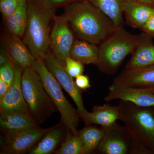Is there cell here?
<instances>
[{
  "label": "cell",
  "mask_w": 154,
  "mask_h": 154,
  "mask_svg": "<svg viewBox=\"0 0 154 154\" xmlns=\"http://www.w3.org/2000/svg\"><path fill=\"white\" fill-rule=\"evenodd\" d=\"M64 15L78 39L100 44L117 29L113 21L87 0L64 6Z\"/></svg>",
  "instance_id": "cell-1"
},
{
  "label": "cell",
  "mask_w": 154,
  "mask_h": 154,
  "mask_svg": "<svg viewBox=\"0 0 154 154\" xmlns=\"http://www.w3.org/2000/svg\"><path fill=\"white\" fill-rule=\"evenodd\" d=\"M118 106L119 120L132 137L134 154L146 153L147 148L154 152V114L150 107L121 100Z\"/></svg>",
  "instance_id": "cell-2"
},
{
  "label": "cell",
  "mask_w": 154,
  "mask_h": 154,
  "mask_svg": "<svg viewBox=\"0 0 154 154\" xmlns=\"http://www.w3.org/2000/svg\"><path fill=\"white\" fill-rule=\"evenodd\" d=\"M28 19L23 42L35 59L44 60L49 51L50 24L55 8L45 9L36 0H28Z\"/></svg>",
  "instance_id": "cell-3"
},
{
  "label": "cell",
  "mask_w": 154,
  "mask_h": 154,
  "mask_svg": "<svg viewBox=\"0 0 154 154\" xmlns=\"http://www.w3.org/2000/svg\"><path fill=\"white\" fill-rule=\"evenodd\" d=\"M142 33L133 35L123 27L117 28L99 46L96 65L105 74H114L128 54L133 53L139 44Z\"/></svg>",
  "instance_id": "cell-4"
},
{
  "label": "cell",
  "mask_w": 154,
  "mask_h": 154,
  "mask_svg": "<svg viewBox=\"0 0 154 154\" xmlns=\"http://www.w3.org/2000/svg\"><path fill=\"white\" fill-rule=\"evenodd\" d=\"M21 86L30 115L38 124L46 121L57 111L41 77L33 67L23 70Z\"/></svg>",
  "instance_id": "cell-5"
},
{
  "label": "cell",
  "mask_w": 154,
  "mask_h": 154,
  "mask_svg": "<svg viewBox=\"0 0 154 154\" xmlns=\"http://www.w3.org/2000/svg\"><path fill=\"white\" fill-rule=\"evenodd\" d=\"M32 67L41 77L45 88L60 113L61 123L67 131L76 134L79 121L78 111L72 106L63 93L55 77L46 66L44 60H35Z\"/></svg>",
  "instance_id": "cell-6"
},
{
  "label": "cell",
  "mask_w": 154,
  "mask_h": 154,
  "mask_svg": "<svg viewBox=\"0 0 154 154\" xmlns=\"http://www.w3.org/2000/svg\"><path fill=\"white\" fill-rule=\"evenodd\" d=\"M51 128L38 127L19 131L2 132L4 138L1 153L21 154L30 151Z\"/></svg>",
  "instance_id": "cell-7"
},
{
  "label": "cell",
  "mask_w": 154,
  "mask_h": 154,
  "mask_svg": "<svg viewBox=\"0 0 154 154\" xmlns=\"http://www.w3.org/2000/svg\"><path fill=\"white\" fill-rule=\"evenodd\" d=\"M53 20L54 25L50 35L51 52L58 62L65 67L66 60L70 57L71 50L75 39L64 16L54 15Z\"/></svg>",
  "instance_id": "cell-8"
},
{
  "label": "cell",
  "mask_w": 154,
  "mask_h": 154,
  "mask_svg": "<svg viewBox=\"0 0 154 154\" xmlns=\"http://www.w3.org/2000/svg\"><path fill=\"white\" fill-rule=\"evenodd\" d=\"M96 150L103 154H134L133 140L125 127L116 123L105 128V132Z\"/></svg>",
  "instance_id": "cell-9"
},
{
  "label": "cell",
  "mask_w": 154,
  "mask_h": 154,
  "mask_svg": "<svg viewBox=\"0 0 154 154\" xmlns=\"http://www.w3.org/2000/svg\"><path fill=\"white\" fill-rule=\"evenodd\" d=\"M44 60L47 68L55 77L61 87L67 92L74 101L77 111L82 118L87 111L83 103L82 90L77 87L73 78L69 74L65 67L58 62L51 51L48 53Z\"/></svg>",
  "instance_id": "cell-10"
},
{
  "label": "cell",
  "mask_w": 154,
  "mask_h": 154,
  "mask_svg": "<svg viewBox=\"0 0 154 154\" xmlns=\"http://www.w3.org/2000/svg\"><path fill=\"white\" fill-rule=\"evenodd\" d=\"M104 99L106 102L119 99L141 107H154V94L148 88L112 84L108 88V94Z\"/></svg>",
  "instance_id": "cell-11"
},
{
  "label": "cell",
  "mask_w": 154,
  "mask_h": 154,
  "mask_svg": "<svg viewBox=\"0 0 154 154\" xmlns=\"http://www.w3.org/2000/svg\"><path fill=\"white\" fill-rule=\"evenodd\" d=\"M14 68L15 76L14 82L5 96L0 100V113L16 112L31 116L22 94L21 79L23 69L18 67Z\"/></svg>",
  "instance_id": "cell-12"
},
{
  "label": "cell",
  "mask_w": 154,
  "mask_h": 154,
  "mask_svg": "<svg viewBox=\"0 0 154 154\" xmlns=\"http://www.w3.org/2000/svg\"><path fill=\"white\" fill-rule=\"evenodd\" d=\"M112 84L135 88H154V64L137 68H125L113 80Z\"/></svg>",
  "instance_id": "cell-13"
},
{
  "label": "cell",
  "mask_w": 154,
  "mask_h": 154,
  "mask_svg": "<svg viewBox=\"0 0 154 154\" xmlns=\"http://www.w3.org/2000/svg\"><path fill=\"white\" fill-rule=\"evenodd\" d=\"M4 47L14 66L23 70L32 67L35 59L20 37L10 34L6 38Z\"/></svg>",
  "instance_id": "cell-14"
},
{
  "label": "cell",
  "mask_w": 154,
  "mask_h": 154,
  "mask_svg": "<svg viewBox=\"0 0 154 154\" xmlns=\"http://www.w3.org/2000/svg\"><path fill=\"white\" fill-rule=\"evenodd\" d=\"M119 115L118 106L106 104L95 106L92 112L87 111L82 119L86 126L95 124L107 128L116 123V120L119 119Z\"/></svg>",
  "instance_id": "cell-15"
},
{
  "label": "cell",
  "mask_w": 154,
  "mask_h": 154,
  "mask_svg": "<svg viewBox=\"0 0 154 154\" xmlns=\"http://www.w3.org/2000/svg\"><path fill=\"white\" fill-rule=\"evenodd\" d=\"M152 37L142 33L139 44L133 52L125 68H137L154 64V45Z\"/></svg>",
  "instance_id": "cell-16"
},
{
  "label": "cell",
  "mask_w": 154,
  "mask_h": 154,
  "mask_svg": "<svg viewBox=\"0 0 154 154\" xmlns=\"http://www.w3.org/2000/svg\"><path fill=\"white\" fill-rule=\"evenodd\" d=\"M1 132L16 131L39 127L31 116L16 112L0 114Z\"/></svg>",
  "instance_id": "cell-17"
},
{
  "label": "cell",
  "mask_w": 154,
  "mask_h": 154,
  "mask_svg": "<svg viewBox=\"0 0 154 154\" xmlns=\"http://www.w3.org/2000/svg\"><path fill=\"white\" fill-rule=\"evenodd\" d=\"M154 14V9L134 0H128L123 11L127 24L140 30Z\"/></svg>",
  "instance_id": "cell-18"
},
{
  "label": "cell",
  "mask_w": 154,
  "mask_h": 154,
  "mask_svg": "<svg viewBox=\"0 0 154 154\" xmlns=\"http://www.w3.org/2000/svg\"><path fill=\"white\" fill-rule=\"evenodd\" d=\"M28 19V0H20L15 12L5 19L6 28L10 34L21 38L25 33Z\"/></svg>",
  "instance_id": "cell-19"
},
{
  "label": "cell",
  "mask_w": 154,
  "mask_h": 154,
  "mask_svg": "<svg viewBox=\"0 0 154 154\" xmlns=\"http://www.w3.org/2000/svg\"><path fill=\"white\" fill-rule=\"evenodd\" d=\"M63 127L61 123L51 127L29 154H50L55 152L63 136Z\"/></svg>",
  "instance_id": "cell-20"
},
{
  "label": "cell",
  "mask_w": 154,
  "mask_h": 154,
  "mask_svg": "<svg viewBox=\"0 0 154 154\" xmlns=\"http://www.w3.org/2000/svg\"><path fill=\"white\" fill-rule=\"evenodd\" d=\"M98 8L113 22L116 28L123 27L125 6L128 0H87Z\"/></svg>",
  "instance_id": "cell-21"
},
{
  "label": "cell",
  "mask_w": 154,
  "mask_h": 154,
  "mask_svg": "<svg viewBox=\"0 0 154 154\" xmlns=\"http://www.w3.org/2000/svg\"><path fill=\"white\" fill-rule=\"evenodd\" d=\"M99 47L97 45L85 40L75 39L70 53V57L84 64L96 65L98 60Z\"/></svg>",
  "instance_id": "cell-22"
},
{
  "label": "cell",
  "mask_w": 154,
  "mask_h": 154,
  "mask_svg": "<svg viewBox=\"0 0 154 154\" xmlns=\"http://www.w3.org/2000/svg\"><path fill=\"white\" fill-rule=\"evenodd\" d=\"M105 132V128L86 126L78 130L76 134L82 142L83 154H90L96 149Z\"/></svg>",
  "instance_id": "cell-23"
},
{
  "label": "cell",
  "mask_w": 154,
  "mask_h": 154,
  "mask_svg": "<svg viewBox=\"0 0 154 154\" xmlns=\"http://www.w3.org/2000/svg\"><path fill=\"white\" fill-rule=\"evenodd\" d=\"M82 142L77 134L66 131L65 139L56 150V154H83Z\"/></svg>",
  "instance_id": "cell-24"
},
{
  "label": "cell",
  "mask_w": 154,
  "mask_h": 154,
  "mask_svg": "<svg viewBox=\"0 0 154 154\" xmlns=\"http://www.w3.org/2000/svg\"><path fill=\"white\" fill-rule=\"evenodd\" d=\"M65 68L69 74L73 78L83 75L84 72V64L70 57H68L66 60Z\"/></svg>",
  "instance_id": "cell-25"
},
{
  "label": "cell",
  "mask_w": 154,
  "mask_h": 154,
  "mask_svg": "<svg viewBox=\"0 0 154 154\" xmlns=\"http://www.w3.org/2000/svg\"><path fill=\"white\" fill-rule=\"evenodd\" d=\"M0 67V79L11 87L15 79V70L14 66L11 62H9Z\"/></svg>",
  "instance_id": "cell-26"
},
{
  "label": "cell",
  "mask_w": 154,
  "mask_h": 154,
  "mask_svg": "<svg viewBox=\"0 0 154 154\" xmlns=\"http://www.w3.org/2000/svg\"><path fill=\"white\" fill-rule=\"evenodd\" d=\"M20 0H0V11L4 19L12 15L18 8Z\"/></svg>",
  "instance_id": "cell-27"
},
{
  "label": "cell",
  "mask_w": 154,
  "mask_h": 154,
  "mask_svg": "<svg viewBox=\"0 0 154 154\" xmlns=\"http://www.w3.org/2000/svg\"><path fill=\"white\" fill-rule=\"evenodd\" d=\"M42 8L45 9L56 8L67 5L79 0H36Z\"/></svg>",
  "instance_id": "cell-28"
},
{
  "label": "cell",
  "mask_w": 154,
  "mask_h": 154,
  "mask_svg": "<svg viewBox=\"0 0 154 154\" xmlns=\"http://www.w3.org/2000/svg\"><path fill=\"white\" fill-rule=\"evenodd\" d=\"M76 85L81 90H86L91 88L89 77L85 75H80L75 78Z\"/></svg>",
  "instance_id": "cell-29"
},
{
  "label": "cell",
  "mask_w": 154,
  "mask_h": 154,
  "mask_svg": "<svg viewBox=\"0 0 154 154\" xmlns=\"http://www.w3.org/2000/svg\"><path fill=\"white\" fill-rule=\"evenodd\" d=\"M143 32L146 33L153 38L154 37V14L150 17L145 24L140 29Z\"/></svg>",
  "instance_id": "cell-30"
},
{
  "label": "cell",
  "mask_w": 154,
  "mask_h": 154,
  "mask_svg": "<svg viewBox=\"0 0 154 154\" xmlns=\"http://www.w3.org/2000/svg\"><path fill=\"white\" fill-rule=\"evenodd\" d=\"M9 62H11L10 58L5 47H3L1 48L0 51V66Z\"/></svg>",
  "instance_id": "cell-31"
},
{
  "label": "cell",
  "mask_w": 154,
  "mask_h": 154,
  "mask_svg": "<svg viewBox=\"0 0 154 154\" xmlns=\"http://www.w3.org/2000/svg\"><path fill=\"white\" fill-rule=\"evenodd\" d=\"M10 86L4 82L2 79H0V100L4 98L8 91Z\"/></svg>",
  "instance_id": "cell-32"
},
{
  "label": "cell",
  "mask_w": 154,
  "mask_h": 154,
  "mask_svg": "<svg viewBox=\"0 0 154 154\" xmlns=\"http://www.w3.org/2000/svg\"><path fill=\"white\" fill-rule=\"evenodd\" d=\"M134 1L154 9V0H134Z\"/></svg>",
  "instance_id": "cell-33"
},
{
  "label": "cell",
  "mask_w": 154,
  "mask_h": 154,
  "mask_svg": "<svg viewBox=\"0 0 154 154\" xmlns=\"http://www.w3.org/2000/svg\"><path fill=\"white\" fill-rule=\"evenodd\" d=\"M149 90H150L154 94V88H148Z\"/></svg>",
  "instance_id": "cell-34"
},
{
  "label": "cell",
  "mask_w": 154,
  "mask_h": 154,
  "mask_svg": "<svg viewBox=\"0 0 154 154\" xmlns=\"http://www.w3.org/2000/svg\"></svg>",
  "instance_id": "cell-35"
}]
</instances>
